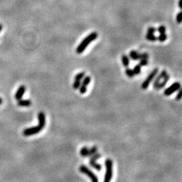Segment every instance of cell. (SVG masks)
I'll use <instances>...</instances> for the list:
<instances>
[{
    "label": "cell",
    "instance_id": "cell-1",
    "mask_svg": "<svg viewBox=\"0 0 182 182\" xmlns=\"http://www.w3.org/2000/svg\"><path fill=\"white\" fill-rule=\"evenodd\" d=\"M97 37V33H91L90 35H88V36L86 37V38H84V39L82 40V41L80 43L79 45L78 46L76 50V53H78V54H80V53H83V52L85 51V49H86V47L88 46V45L90 44L91 42L93 41L96 40Z\"/></svg>",
    "mask_w": 182,
    "mask_h": 182
},
{
    "label": "cell",
    "instance_id": "cell-2",
    "mask_svg": "<svg viewBox=\"0 0 182 182\" xmlns=\"http://www.w3.org/2000/svg\"><path fill=\"white\" fill-rule=\"evenodd\" d=\"M106 172L103 182H110L113 175V161L111 159H107L105 162Z\"/></svg>",
    "mask_w": 182,
    "mask_h": 182
},
{
    "label": "cell",
    "instance_id": "cell-3",
    "mask_svg": "<svg viewBox=\"0 0 182 182\" xmlns=\"http://www.w3.org/2000/svg\"><path fill=\"white\" fill-rule=\"evenodd\" d=\"M158 72H159L158 68H155V69H154L153 71L151 72V73L148 76V77L146 78V79L142 84V86H141L142 89H143V90H146V89H147L148 88L150 82H151L152 80H153L155 78L156 76H157Z\"/></svg>",
    "mask_w": 182,
    "mask_h": 182
},
{
    "label": "cell",
    "instance_id": "cell-4",
    "mask_svg": "<svg viewBox=\"0 0 182 182\" xmlns=\"http://www.w3.org/2000/svg\"><path fill=\"white\" fill-rule=\"evenodd\" d=\"M80 171L82 173L85 174L88 176V177H90V179H91L92 182H98V177L94 175V173L92 171L89 169L87 167L84 166V165H81L79 168Z\"/></svg>",
    "mask_w": 182,
    "mask_h": 182
},
{
    "label": "cell",
    "instance_id": "cell-5",
    "mask_svg": "<svg viewBox=\"0 0 182 182\" xmlns=\"http://www.w3.org/2000/svg\"><path fill=\"white\" fill-rule=\"evenodd\" d=\"M101 157V155L98 153H95L94 155L92 156H91V158L90 159V161H89V163H90V166L92 167L95 169L97 171H101L102 169V166L100 164L96 163V160L98 159H100Z\"/></svg>",
    "mask_w": 182,
    "mask_h": 182
},
{
    "label": "cell",
    "instance_id": "cell-6",
    "mask_svg": "<svg viewBox=\"0 0 182 182\" xmlns=\"http://www.w3.org/2000/svg\"><path fill=\"white\" fill-rule=\"evenodd\" d=\"M181 84L179 82H175L171 86L168 87L167 88H166L164 91V94L165 96H170L172 94H173L174 92L177 91L179 89L181 88Z\"/></svg>",
    "mask_w": 182,
    "mask_h": 182
},
{
    "label": "cell",
    "instance_id": "cell-7",
    "mask_svg": "<svg viewBox=\"0 0 182 182\" xmlns=\"http://www.w3.org/2000/svg\"><path fill=\"white\" fill-rule=\"evenodd\" d=\"M42 130V128L38 125L37 126H35V127L29 128L24 130L23 133L22 134H23V135L25 136H30L37 134L39 133Z\"/></svg>",
    "mask_w": 182,
    "mask_h": 182
},
{
    "label": "cell",
    "instance_id": "cell-8",
    "mask_svg": "<svg viewBox=\"0 0 182 182\" xmlns=\"http://www.w3.org/2000/svg\"><path fill=\"white\" fill-rule=\"evenodd\" d=\"M167 73L166 70H163V71L161 72V74H159V76H158L156 78V79L155 80V81H154V82H153L154 88L157 90V87H158V86H159V83L161 82V79H163V78H164L165 76L167 75Z\"/></svg>",
    "mask_w": 182,
    "mask_h": 182
},
{
    "label": "cell",
    "instance_id": "cell-9",
    "mask_svg": "<svg viewBox=\"0 0 182 182\" xmlns=\"http://www.w3.org/2000/svg\"><path fill=\"white\" fill-rule=\"evenodd\" d=\"M26 92V86L24 85H21L18 89L16 91V93L15 94V98H16L17 101L22 99V96L25 94Z\"/></svg>",
    "mask_w": 182,
    "mask_h": 182
},
{
    "label": "cell",
    "instance_id": "cell-10",
    "mask_svg": "<svg viewBox=\"0 0 182 182\" xmlns=\"http://www.w3.org/2000/svg\"><path fill=\"white\" fill-rule=\"evenodd\" d=\"M38 120H39V126L42 129H43L46 124V119H45V113L43 112V111H41V112L39 113Z\"/></svg>",
    "mask_w": 182,
    "mask_h": 182
},
{
    "label": "cell",
    "instance_id": "cell-11",
    "mask_svg": "<svg viewBox=\"0 0 182 182\" xmlns=\"http://www.w3.org/2000/svg\"><path fill=\"white\" fill-rule=\"evenodd\" d=\"M170 78V76L169 75H168V74H167L163 78V80L162 82H160L159 83V86H158L157 87V90H161V89H162L163 88H164V87L165 86V85L167 84V82L169 80Z\"/></svg>",
    "mask_w": 182,
    "mask_h": 182
},
{
    "label": "cell",
    "instance_id": "cell-12",
    "mask_svg": "<svg viewBox=\"0 0 182 182\" xmlns=\"http://www.w3.org/2000/svg\"><path fill=\"white\" fill-rule=\"evenodd\" d=\"M32 102L30 100H22L20 99L18 101V105L20 107H29L31 105Z\"/></svg>",
    "mask_w": 182,
    "mask_h": 182
},
{
    "label": "cell",
    "instance_id": "cell-13",
    "mask_svg": "<svg viewBox=\"0 0 182 182\" xmlns=\"http://www.w3.org/2000/svg\"><path fill=\"white\" fill-rule=\"evenodd\" d=\"M130 57L134 61H137V60H140V53L138 52H137L136 51H131L130 53Z\"/></svg>",
    "mask_w": 182,
    "mask_h": 182
},
{
    "label": "cell",
    "instance_id": "cell-14",
    "mask_svg": "<svg viewBox=\"0 0 182 182\" xmlns=\"http://www.w3.org/2000/svg\"><path fill=\"white\" fill-rule=\"evenodd\" d=\"M122 64L124 66V67L126 68H128L130 65V59L129 57H128L126 55H122Z\"/></svg>",
    "mask_w": 182,
    "mask_h": 182
},
{
    "label": "cell",
    "instance_id": "cell-15",
    "mask_svg": "<svg viewBox=\"0 0 182 182\" xmlns=\"http://www.w3.org/2000/svg\"><path fill=\"white\" fill-rule=\"evenodd\" d=\"M80 155L82 157H89V149L87 146H84L80 150Z\"/></svg>",
    "mask_w": 182,
    "mask_h": 182
},
{
    "label": "cell",
    "instance_id": "cell-16",
    "mask_svg": "<svg viewBox=\"0 0 182 182\" xmlns=\"http://www.w3.org/2000/svg\"><path fill=\"white\" fill-rule=\"evenodd\" d=\"M146 39L150 41H156L157 40V37L154 34H150V33H147L146 35Z\"/></svg>",
    "mask_w": 182,
    "mask_h": 182
},
{
    "label": "cell",
    "instance_id": "cell-17",
    "mask_svg": "<svg viewBox=\"0 0 182 182\" xmlns=\"http://www.w3.org/2000/svg\"><path fill=\"white\" fill-rule=\"evenodd\" d=\"M126 74L128 76V77L130 78H132L134 77V76H135V74H134V73L133 70L132 69H130V68H126Z\"/></svg>",
    "mask_w": 182,
    "mask_h": 182
},
{
    "label": "cell",
    "instance_id": "cell-18",
    "mask_svg": "<svg viewBox=\"0 0 182 182\" xmlns=\"http://www.w3.org/2000/svg\"><path fill=\"white\" fill-rule=\"evenodd\" d=\"M83 78L84 79H83V81L82 82V84L87 86L89 84H90L91 81V78L90 76H85L84 78Z\"/></svg>",
    "mask_w": 182,
    "mask_h": 182
},
{
    "label": "cell",
    "instance_id": "cell-19",
    "mask_svg": "<svg viewBox=\"0 0 182 182\" xmlns=\"http://www.w3.org/2000/svg\"><path fill=\"white\" fill-rule=\"evenodd\" d=\"M133 72L134 73L135 75H139V74H140L141 72V66H140V65H136V66H134V70H133Z\"/></svg>",
    "mask_w": 182,
    "mask_h": 182
},
{
    "label": "cell",
    "instance_id": "cell-20",
    "mask_svg": "<svg viewBox=\"0 0 182 182\" xmlns=\"http://www.w3.org/2000/svg\"><path fill=\"white\" fill-rule=\"evenodd\" d=\"M84 76H85V72H80V73L78 74H77L75 76L74 79L77 80H81L82 79Z\"/></svg>",
    "mask_w": 182,
    "mask_h": 182
},
{
    "label": "cell",
    "instance_id": "cell-21",
    "mask_svg": "<svg viewBox=\"0 0 182 182\" xmlns=\"http://www.w3.org/2000/svg\"><path fill=\"white\" fill-rule=\"evenodd\" d=\"M81 80H74V82L73 83V88L74 89H75V90H78V89H79L80 86H81Z\"/></svg>",
    "mask_w": 182,
    "mask_h": 182
},
{
    "label": "cell",
    "instance_id": "cell-22",
    "mask_svg": "<svg viewBox=\"0 0 182 182\" xmlns=\"http://www.w3.org/2000/svg\"><path fill=\"white\" fill-rule=\"evenodd\" d=\"M97 150L98 148L96 146H92L90 149H89V157H91V156H92L95 153H97Z\"/></svg>",
    "mask_w": 182,
    "mask_h": 182
},
{
    "label": "cell",
    "instance_id": "cell-23",
    "mask_svg": "<svg viewBox=\"0 0 182 182\" xmlns=\"http://www.w3.org/2000/svg\"><path fill=\"white\" fill-rule=\"evenodd\" d=\"M167 35L164 33V34H160L159 37H157V40H159L160 42H164L167 40Z\"/></svg>",
    "mask_w": 182,
    "mask_h": 182
},
{
    "label": "cell",
    "instance_id": "cell-24",
    "mask_svg": "<svg viewBox=\"0 0 182 182\" xmlns=\"http://www.w3.org/2000/svg\"><path fill=\"white\" fill-rule=\"evenodd\" d=\"M178 90H179V92H178V93L177 94V95H176V96H175L176 101H180V100H181L182 98V88L181 87Z\"/></svg>",
    "mask_w": 182,
    "mask_h": 182
},
{
    "label": "cell",
    "instance_id": "cell-25",
    "mask_svg": "<svg viewBox=\"0 0 182 182\" xmlns=\"http://www.w3.org/2000/svg\"><path fill=\"white\" fill-rule=\"evenodd\" d=\"M79 90H80V92L81 94H85L86 93V90H87V86L81 84V86H80V88H79Z\"/></svg>",
    "mask_w": 182,
    "mask_h": 182
},
{
    "label": "cell",
    "instance_id": "cell-26",
    "mask_svg": "<svg viewBox=\"0 0 182 182\" xmlns=\"http://www.w3.org/2000/svg\"><path fill=\"white\" fill-rule=\"evenodd\" d=\"M157 31L160 33V34H164V33L166 32V28H165L164 26H161V27L158 28Z\"/></svg>",
    "mask_w": 182,
    "mask_h": 182
},
{
    "label": "cell",
    "instance_id": "cell-27",
    "mask_svg": "<svg viewBox=\"0 0 182 182\" xmlns=\"http://www.w3.org/2000/svg\"><path fill=\"white\" fill-rule=\"evenodd\" d=\"M176 21L177 22V23H181L182 22V11L178 13L177 15V17H176Z\"/></svg>",
    "mask_w": 182,
    "mask_h": 182
},
{
    "label": "cell",
    "instance_id": "cell-28",
    "mask_svg": "<svg viewBox=\"0 0 182 182\" xmlns=\"http://www.w3.org/2000/svg\"><path fill=\"white\" fill-rule=\"evenodd\" d=\"M148 57H149V55H148V53H140V59H148Z\"/></svg>",
    "mask_w": 182,
    "mask_h": 182
},
{
    "label": "cell",
    "instance_id": "cell-29",
    "mask_svg": "<svg viewBox=\"0 0 182 182\" xmlns=\"http://www.w3.org/2000/svg\"><path fill=\"white\" fill-rule=\"evenodd\" d=\"M140 64H139V65H140V66H146V65L148 64V59H140Z\"/></svg>",
    "mask_w": 182,
    "mask_h": 182
},
{
    "label": "cell",
    "instance_id": "cell-30",
    "mask_svg": "<svg viewBox=\"0 0 182 182\" xmlns=\"http://www.w3.org/2000/svg\"><path fill=\"white\" fill-rule=\"evenodd\" d=\"M156 31H157V29L155 27H149L147 29V33H150V34H154Z\"/></svg>",
    "mask_w": 182,
    "mask_h": 182
},
{
    "label": "cell",
    "instance_id": "cell-31",
    "mask_svg": "<svg viewBox=\"0 0 182 182\" xmlns=\"http://www.w3.org/2000/svg\"><path fill=\"white\" fill-rule=\"evenodd\" d=\"M178 5H179V7L181 10H182V0H179V3H178Z\"/></svg>",
    "mask_w": 182,
    "mask_h": 182
},
{
    "label": "cell",
    "instance_id": "cell-32",
    "mask_svg": "<svg viewBox=\"0 0 182 182\" xmlns=\"http://www.w3.org/2000/svg\"><path fill=\"white\" fill-rule=\"evenodd\" d=\"M2 102H3V101H2V99H1V98L0 97V105H1V104H2Z\"/></svg>",
    "mask_w": 182,
    "mask_h": 182
},
{
    "label": "cell",
    "instance_id": "cell-33",
    "mask_svg": "<svg viewBox=\"0 0 182 182\" xmlns=\"http://www.w3.org/2000/svg\"><path fill=\"white\" fill-rule=\"evenodd\" d=\"M2 28H3L2 25H1V24H0V32H1V30H2Z\"/></svg>",
    "mask_w": 182,
    "mask_h": 182
}]
</instances>
